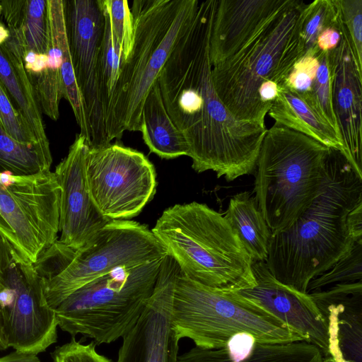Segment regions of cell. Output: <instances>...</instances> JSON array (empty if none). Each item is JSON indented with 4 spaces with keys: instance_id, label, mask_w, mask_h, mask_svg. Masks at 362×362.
<instances>
[{
    "instance_id": "obj_1",
    "label": "cell",
    "mask_w": 362,
    "mask_h": 362,
    "mask_svg": "<svg viewBox=\"0 0 362 362\" xmlns=\"http://www.w3.org/2000/svg\"><path fill=\"white\" fill-rule=\"evenodd\" d=\"M218 0L199 1L158 78L161 97L183 134L197 173L212 170L232 182L253 173L265 125L237 119L218 96L209 40Z\"/></svg>"
},
{
    "instance_id": "obj_2",
    "label": "cell",
    "mask_w": 362,
    "mask_h": 362,
    "mask_svg": "<svg viewBox=\"0 0 362 362\" xmlns=\"http://www.w3.org/2000/svg\"><path fill=\"white\" fill-rule=\"evenodd\" d=\"M362 203V177L329 148L321 190L288 228L272 233L267 266L279 282L302 293L314 277L353 248L348 214Z\"/></svg>"
},
{
    "instance_id": "obj_3",
    "label": "cell",
    "mask_w": 362,
    "mask_h": 362,
    "mask_svg": "<svg viewBox=\"0 0 362 362\" xmlns=\"http://www.w3.org/2000/svg\"><path fill=\"white\" fill-rule=\"evenodd\" d=\"M308 3L283 0L276 13L233 54L212 66L211 78L221 102L239 120L265 125L270 107L258 88L267 81L283 85L304 55L302 28Z\"/></svg>"
},
{
    "instance_id": "obj_4",
    "label": "cell",
    "mask_w": 362,
    "mask_h": 362,
    "mask_svg": "<svg viewBox=\"0 0 362 362\" xmlns=\"http://www.w3.org/2000/svg\"><path fill=\"white\" fill-rule=\"evenodd\" d=\"M151 231L189 279L228 292L256 284L250 256L224 216L206 204L170 206Z\"/></svg>"
},
{
    "instance_id": "obj_5",
    "label": "cell",
    "mask_w": 362,
    "mask_h": 362,
    "mask_svg": "<svg viewBox=\"0 0 362 362\" xmlns=\"http://www.w3.org/2000/svg\"><path fill=\"white\" fill-rule=\"evenodd\" d=\"M198 0H134L130 52L119 74L105 115L110 142L124 131H140L143 105L158 81L180 36L197 8Z\"/></svg>"
},
{
    "instance_id": "obj_6",
    "label": "cell",
    "mask_w": 362,
    "mask_h": 362,
    "mask_svg": "<svg viewBox=\"0 0 362 362\" xmlns=\"http://www.w3.org/2000/svg\"><path fill=\"white\" fill-rule=\"evenodd\" d=\"M329 148L283 125L267 130L256 163L255 199L272 233L289 227L319 194Z\"/></svg>"
},
{
    "instance_id": "obj_7",
    "label": "cell",
    "mask_w": 362,
    "mask_h": 362,
    "mask_svg": "<svg viewBox=\"0 0 362 362\" xmlns=\"http://www.w3.org/2000/svg\"><path fill=\"white\" fill-rule=\"evenodd\" d=\"M167 255L147 225L113 220L77 250L57 240L34 267L47 305L54 310L72 293L118 267L140 266Z\"/></svg>"
},
{
    "instance_id": "obj_8",
    "label": "cell",
    "mask_w": 362,
    "mask_h": 362,
    "mask_svg": "<svg viewBox=\"0 0 362 362\" xmlns=\"http://www.w3.org/2000/svg\"><path fill=\"white\" fill-rule=\"evenodd\" d=\"M171 322L180 340L188 338L195 346L205 349L222 348L240 332L249 333L262 343L305 341L256 304L233 292L201 284L180 271L174 283Z\"/></svg>"
},
{
    "instance_id": "obj_9",
    "label": "cell",
    "mask_w": 362,
    "mask_h": 362,
    "mask_svg": "<svg viewBox=\"0 0 362 362\" xmlns=\"http://www.w3.org/2000/svg\"><path fill=\"white\" fill-rule=\"evenodd\" d=\"M163 258L118 267L83 286L54 309L58 327L72 337L81 334L98 344L122 338L151 296Z\"/></svg>"
},
{
    "instance_id": "obj_10",
    "label": "cell",
    "mask_w": 362,
    "mask_h": 362,
    "mask_svg": "<svg viewBox=\"0 0 362 362\" xmlns=\"http://www.w3.org/2000/svg\"><path fill=\"white\" fill-rule=\"evenodd\" d=\"M60 187L54 172L0 173V235L33 262L58 240Z\"/></svg>"
},
{
    "instance_id": "obj_11",
    "label": "cell",
    "mask_w": 362,
    "mask_h": 362,
    "mask_svg": "<svg viewBox=\"0 0 362 362\" xmlns=\"http://www.w3.org/2000/svg\"><path fill=\"white\" fill-rule=\"evenodd\" d=\"M0 316L7 346L16 351L37 355L57 341L55 312L47 305L34 264L6 240L0 274Z\"/></svg>"
},
{
    "instance_id": "obj_12",
    "label": "cell",
    "mask_w": 362,
    "mask_h": 362,
    "mask_svg": "<svg viewBox=\"0 0 362 362\" xmlns=\"http://www.w3.org/2000/svg\"><path fill=\"white\" fill-rule=\"evenodd\" d=\"M86 175L93 204L109 221L136 216L156 192L153 163L141 152L118 143L89 148Z\"/></svg>"
},
{
    "instance_id": "obj_13",
    "label": "cell",
    "mask_w": 362,
    "mask_h": 362,
    "mask_svg": "<svg viewBox=\"0 0 362 362\" xmlns=\"http://www.w3.org/2000/svg\"><path fill=\"white\" fill-rule=\"evenodd\" d=\"M66 34L88 129L90 148L105 146V119L98 88V58L103 16L98 0L64 1Z\"/></svg>"
},
{
    "instance_id": "obj_14",
    "label": "cell",
    "mask_w": 362,
    "mask_h": 362,
    "mask_svg": "<svg viewBox=\"0 0 362 362\" xmlns=\"http://www.w3.org/2000/svg\"><path fill=\"white\" fill-rule=\"evenodd\" d=\"M179 271L176 262L167 255L143 313L122 337L116 362H177L180 339L172 327L171 312Z\"/></svg>"
},
{
    "instance_id": "obj_15",
    "label": "cell",
    "mask_w": 362,
    "mask_h": 362,
    "mask_svg": "<svg viewBox=\"0 0 362 362\" xmlns=\"http://www.w3.org/2000/svg\"><path fill=\"white\" fill-rule=\"evenodd\" d=\"M89 146L80 133L54 172L60 187L58 241L77 250L109 221L97 209L88 191L86 166Z\"/></svg>"
},
{
    "instance_id": "obj_16",
    "label": "cell",
    "mask_w": 362,
    "mask_h": 362,
    "mask_svg": "<svg viewBox=\"0 0 362 362\" xmlns=\"http://www.w3.org/2000/svg\"><path fill=\"white\" fill-rule=\"evenodd\" d=\"M341 40L328 52L332 106L340 136L342 154L362 177V65L341 16Z\"/></svg>"
},
{
    "instance_id": "obj_17",
    "label": "cell",
    "mask_w": 362,
    "mask_h": 362,
    "mask_svg": "<svg viewBox=\"0 0 362 362\" xmlns=\"http://www.w3.org/2000/svg\"><path fill=\"white\" fill-rule=\"evenodd\" d=\"M256 284L232 291L256 304L316 346L322 358L327 351V334L324 319L307 293H302L277 281L265 262H253ZM231 292V291H230Z\"/></svg>"
},
{
    "instance_id": "obj_18",
    "label": "cell",
    "mask_w": 362,
    "mask_h": 362,
    "mask_svg": "<svg viewBox=\"0 0 362 362\" xmlns=\"http://www.w3.org/2000/svg\"><path fill=\"white\" fill-rule=\"evenodd\" d=\"M327 329L323 362H362V281L335 284L308 293Z\"/></svg>"
},
{
    "instance_id": "obj_19",
    "label": "cell",
    "mask_w": 362,
    "mask_h": 362,
    "mask_svg": "<svg viewBox=\"0 0 362 362\" xmlns=\"http://www.w3.org/2000/svg\"><path fill=\"white\" fill-rule=\"evenodd\" d=\"M283 0H218L209 40L214 66L233 54L276 13Z\"/></svg>"
},
{
    "instance_id": "obj_20",
    "label": "cell",
    "mask_w": 362,
    "mask_h": 362,
    "mask_svg": "<svg viewBox=\"0 0 362 362\" xmlns=\"http://www.w3.org/2000/svg\"><path fill=\"white\" fill-rule=\"evenodd\" d=\"M177 362H323V358L316 346L305 341L262 343L252 334L240 332L222 348L194 346L178 356Z\"/></svg>"
},
{
    "instance_id": "obj_21",
    "label": "cell",
    "mask_w": 362,
    "mask_h": 362,
    "mask_svg": "<svg viewBox=\"0 0 362 362\" xmlns=\"http://www.w3.org/2000/svg\"><path fill=\"white\" fill-rule=\"evenodd\" d=\"M25 49L12 36L0 46V83L37 143L51 151L42 110L24 66Z\"/></svg>"
},
{
    "instance_id": "obj_22",
    "label": "cell",
    "mask_w": 362,
    "mask_h": 362,
    "mask_svg": "<svg viewBox=\"0 0 362 362\" xmlns=\"http://www.w3.org/2000/svg\"><path fill=\"white\" fill-rule=\"evenodd\" d=\"M47 64L34 88L42 113L52 120H57L63 98L62 44L66 34L64 0H47Z\"/></svg>"
},
{
    "instance_id": "obj_23",
    "label": "cell",
    "mask_w": 362,
    "mask_h": 362,
    "mask_svg": "<svg viewBox=\"0 0 362 362\" xmlns=\"http://www.w3.org/2000/svg\"><path fill=\"white\" fill-rule=\"evenodd\" d=\"M267 114L275 120V124L304 134L341 152V137L298 93L284 83L278 86V95Z\"/></svg>"
},
{
    "instance_id": "obj_24",
    "label": "cell",
    "mask_w": 362,
    "mask_h": 362,
    "mask_svg": "<svg viewBox=\"0 0 362 362\" xmlns=\"http://www.w3.org/2000/svg\"><path fill=\"white\" fill-rule=\"evenodd\" d=\"M139 132L150 151L162 158L188 156L187 141L167 112L158 81L143 105Z\"/></svg>"
},
{
    "instance_id": "obj_25",
    "label": "cell",
    "mask_w": 362,
    "mask_h": 362,
    "mask_svg": "<svg viewBox=\"0 0 362 362\" xmlns=\"http://www.w3.org/2000/svg\"><path fill=\"white\" fill-rule=\"evenodd\" d=\"M224 218L252 261L266 262L272 231L250 192L244 191L232 197Z\"/></svg>"
},
{
    "instance_id": "obj_26",
    "label": "cell",
    "mask_w": 362,
    "mask_h": 362,
    "mask_svg": "<svg viewBox=\"0 0 362 362\" xmlns=\"http://www.w3.org/2000/svg\"><path fill=\"white\" fill-rule=\"evenodd\" d=\"M0 10L9 33L23 42L25 52H47V0H1Z\"/></svg>"
},
{
    "instance_id": "obj_27",
    "label": "cell",
    "mask_w": 362,
    "mask_h": 362,
    "mask_svg": "<svg viewBox=\"0 0 362 362\" xmlns=\"http://www.w3.org/2000/svg\"><path fill=\"white\" fill-rule=\"evenodd\" d=\"M51 152L39 145L21 143L11 136L0 123V173L32 175L50 170Z\"/></svg>"
},
{
    "instance_id": "obj_28",
    "label": "cell",
    "mask_w": 362,
    "mask_h": 362,
    "mask_svg": "<svg viewBox=\"0 0 362 362\" xmlns=\"http://www.w3.org/2000/svg\"><path fill=\"white\" fill-rule=\"evenodd\" d=\"M103 21V31L98 52L97 78L99 100L105 119L108 104L126 57L111 30L108 20L104 16Z\"/></svg>"
},
{
    "instance_id": "obj_29",
    "label": "cell",
    "mask_w": 362,
    "mask_h": 362,
    "mask_svg": "<svg viewBox=\"0 0 362 362\" xmlns=\"http://www.w3.org/2000/svg\"><path fill=\"white\" fill-rule=\"evenodd\" d=\"M340 17L339 0H315L305 10L302 28L304 55L316 56L320 51L316 45L318 35L338 23Z\"/></svg>"
},
{
    "instance_id": "obj_30",
    "label": "cell",
    "mask_w": 362,
    "mask_h": 362,
    "mask_svg": "<svg viewBox=\"0 0 362 362\" xmlns=\"http://www.w3.org/2000/svg\"><path fill=\"white\" fill-rule=\"evenodd\" d=\"M319 66L309 93L300 95L317 114L340 136L334 112L328 52L317 54ZM341 137V136H340Z\"/></svg>"
},
{
    "instance_id": "obj_31",
    "label": "cell",
    "mask_w": 362,
    "mask_h": 362,
    "mask_svg": "<svg viewBox=\"0 0 362 362\" xmlns=\"http://www.w3.org/2000/svg\"><path fill=\"white\" fill-rule=\"evenodd\" d=\"M362 281V243L353 248L331 268L309 282L306 293L320 291L339 284Z\"/></svg>"
},
{
    "instance_id": "obj_32",
    "label": "cell",
    "mask_w": 362,
    "mask_h": 362,
    "mask_svg": "<svg viewBox=\"0 0 362 362\" xmlns=\"http://www.w3.org/2000/svg\"><path fill=\"white\" fill-rule=\"evenodd\" d=\"M98 1L103 15L108 20L111 30L127 59L132 48L134 33V20L128 1L125 0H98Z\"/></svg>"
},
{
    "instance_id": "obj_33",
    "label": "cell",
    "mask_w": 362,
    "mask_h": 362,
    "mask_svg": "<svg viewBox=\"0 0 362 362\" xmlns=\"http://www.w3.org/2000/svg\"><path fill=\"white\" fill-rule=\"evenodd\" d=\"M0 123L6 132L16 141L25 144L39 145L23 118L14 107L1 83Z\"/></svg>"
},
{
    "instance_id": "obj_34",
    "label": "cell",
    "mask_w": 362,
    "mask_h": 362,
    "mask_svg": "<svg viewBox=\"0 0 362 362\" xmlns=\"http://www.w3.org/2000/svg\"><path fill=\"white\" fill-rule=\"evenodd\" d=\"M52 362H113L96 351L95 343L82 344L74 337L51 354Z\"/></svg>"
},
{
    "instance_id": "obj_35",
    "label": "cell",
    "mask_w": 362,
    "mask_h": 362,
    "mask_svg": "<svg viewBox=\"0 0 362 362\" xmlns=\"http://www.w3.org/2000/svg\"><path fill=\"white\" fill-rule=\"evenodd\" d=\"M341 19L362 65V0H339Z\"/></svg>"
},
{
    "instance_id": "obj_36",
    "label": "cell",
    "mask_w": 362,
    "mask_h": 362,
    "mask_svg": "<svg viewBox=\"0 0 362 362\" xmlns=\"http://www.w3.org/2000/svg\"><path fill=\"white\" fill-rule=\"evenodd\" d=\"M319 66L317 56L305 55L293 65L284 84L300 95L309 93Z\"/></svg>"
},
{
    "instance_id": "obj_37",
    "label": "cell",
    "mask_w": 362,
    "mask_h": 362,
    "mask_svg": "<svg viewBox=\"0 0 362 362\" xmlns=\"http://www.w3.org/2000/svg\"><path fill=\"white\" fill-rule=\"evenodd\" d=\"M341 11L338 23L323 30L317 37L316 45L320 50L326 52L334 49L341 40Z\"/></svg>"
},
{
    "instance_id": "obj_38",
    "label": "cell",
    "mask_w": 362,
    "mask_h": 362,
    "mask_svg": "<svg viewBox=\"0 0 362 362\" xmlns=\"http://www.w3.org/2000/svg\"><path fill=\"white\" fill-rule=\"evenodd\" d=\"M346 224L353 240L362 243V203L348 214Z\"/></svg>"
},
{
    "instance_id": "obj_39",
    "label": "cell",
    "mask_w": 362,
    "mask_h": 362,
    "mask_svg": "<svg viewBox=\"0 0 362 362\" xmlns=\"http://www.w3.org/2000/svg\"><path fill=\"white\" fill-rule=\"evenodd\" d=\"M258 95L261 101L271 107L278 95V85L272 81H264L258 88Z\"/></svg>"
},
{
    "instance_id": "obj_40",
    "label": "cell",
    "mask_w": 362,
    "mask_h": 362,
    "mask_svg": "<svg viewBox=\"0 0 362 362\" xmlns=\"http://www.w3.org/2000/svg\"><path fill=\"white\" fill-rule=\"evenodd\" d=\"M0 362H40L35 354L13 351L8 355L0 357Z\"/></svg>"
},
{
    "instance_id": "obj_41",
    "label": "cell",
    "mask_w": 362,
    "mask_h": 362,
    "mask_svg": "<svg viewBox=\"0 0 362 362\" xmlns=\"http://www.w3.org/2000/svg\"><path fill=\"white\" fill-rule=\"evenodd\" d=\"M10 33L4 21H0V46L9 37Z\"/></svg>"
},
{
    "instance_id": "obj_42",
    "label": "cell",
    "mask_w": 362,
    "mask_h": 362,
    "mask_svg": "<svg viewBox=\"0 0 362 362\" xmlns=\"http://www.w3.org/2000/svg\"><path fill=\"white\" fill-rule=\"evenodd\" d=\"M6 252V240L0 235V274L1 264Z\"/></svg>"
},
{
    "instance_id": "obj_43",
    "label": "cell",
    "mask_w": 362,
    "mask_h": 362,
    "mask_svg": "<svg viewBox=\"0 0 362 362\" xmlns=\"http://www.w3.org/2000/svg\"><path fill=\"white\" fill-rule=\"evenodd\" d=\"M8 348V346H7V344L6 342L4 335V332H3L2 325H1V316H0V351L6 350Z\"/></svg>"
},
{
    "instance_id": "obj_44",
    "label": "cell",
    "mask_w": 362,
    "mask_h": 362,
    "mask_svg": "<svg viewBox=\"0 0 362 362\" xmlns=\"http://www.w3.org/2000/svg\"><path fill=\"white\" fill-rule=\"evenodd\" d=\"M0 21H4L3 19H2V17H1V10H0Z\"/></svg>"
}]
</instances>
